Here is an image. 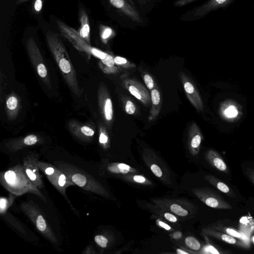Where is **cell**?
<instances>
[{
    "label": "cell",
    "mask_w": 254,
    "mask_h": 254,
    "mask_svg": "<svg viewBox=\"0 0 254 254\" xmlns=\"http://www.w3.org/2000/svg\"><path fill=\"white\" fill-rule=\"evenodd\" d=\"M42 7V2L41 0H36L34 3V9L36 11H40Z\"/></svg>",
    "instance_id": "obj_45"
},
{
    "label": "cell",
    "mask_w": 254,
    "mask_h": 254,
    "mask_svg": "<svg viewBox=\"0 0 254 254\" xmlns=\"http://www.w3.org/2000/svg\"><path fill=\"white\" fill-rule=\"evenodd\" d=\"M37 164L40 169L45 174L50 182L63 195L68 201L73 211L75 213L76 210L72 206L69 200L65 190L67 188L74 185L69 178L56 166L45 162L38 161Z\"/></svg>",
    "instance_id": "obj_4"
},
{
    "label": "cell",
    "mask_w": 254,
    "mask_h": 254,
    "mask_svg": "<svg viewBox=\"0 0 254 254\" xmlns=\"http://www.w3.org/2000/svg\"><path fill=\"white\" fill-rule=\"evenodd\" d=\"M125 179L131 182H135L140 184L149 185L150 183L148 180L141 175H131V174L130 176H127Z\"/></svg>",
    "instance_id": "obj_27"
},
{
    "label": "cell",
    "mask_w": 254,
    "mask_h": 254,
    "mask_svg": "<svg viewBox=\"0 0 254 254\" xmlns=\"http://www.w3.org/2000/svg\"><path fill=\"white\" fill-rule=\"evenodd\" d=\"M151 0H136L140 4L144 5L147 4Z\"/></svg>",
    "instance_id": "obj_49"
},
{
    "label": "cell",
    "mask_w": 254,
    "mask_h": 254,
    "mask_svg": "<svg viewBox=\"0 0 254 254\" xmlns=\"http://www.w3.org/2000/svg\"><path fill=\"white\" fill-rule=\"evenodd\" d=\"M0 183L7 191L16 196L32 193L47 202L45 196L29 179L23 166L20 164L1 172Z\"/></svg>",
    "instance_id": "obj_1"
},
{
    "label": "cell",
    "mask_w": 254,
    "mask_h": 254,
    "mask_svg": "<svg viewBox=\"0 0 254 254\" xmlns=\"http://www.w3.org/2000/svg\"><path fill=\"white\" fill-rule=\"evenodd\" d=\"M234 0H208L201 5L188 11L190 17L192 19L202 18L210 12L225 7Z\"/></svg>",
    "instance_id": "obj_10"
},
{
    "label": "cell",
    "mask_w": 254,
    "mask_h": 254,
    "mask_svg": "<svg viewBox=\"0 0 254 254\" xmlns=\"http://www.w3.org/2000/svg\"><path fill=\"white\" fill-rule=\"evenodd\" d=\"M253 241L254 242V236L253 237Z\"/></svg>",
    "instance_id": "obj_52"
},
{
    "label": "cell",
    "mask_w": 254,
    "mask_h": 254,
    "mask_svg": "<svg viewBox=\"0 0 254 254\" xmlns=\"http://www.w3.org/2000/svg\"><path fill=\"white\" fill-rule=\"evenodd\" d=\"M146 207L154 213L161 215L163 218L170 222L176 223L178 222V218L173 213L165 210L156 205H152L150 204H147Z\"/></svg>",
    "instance_id": "obj_23"
},
{
    "label": "cell",
    "mask_w": 254,
    "mask_h": 254,
    "mask_svg": "<svg viewBox=\"0 0 254 254\" xmlns=\"http://www.w3.org/2000/svg\"><path fill=\"white\" fill-rule=\"evenodd\" d=\"M56 166L62 171L76 186L82 189L108 197L107 190L92 176L84 171L69 163L61 161L55 162Z\"/></svg>",
    "instance_id": "obj_2"
},
{
    "label": "cell",
    "mask_w": 254,
    "mask_h": 254,
    "mask_svg": "<svg viewBox=\"0 0 254 254\" xmlns=\"http://www.w3.org/2000/svg\"><path fill=\"white\" fill-rule=\"evenodd\" d=\"M101 170L111 175H125L129 173H135L136 171L130 166L119 163H104Z\"/></svg>",
    "instance_id": "obj_16"
},
{
    "label": "cell",
    "mask_w": 254,
    "mask_h": 254,
    "mask_svg": "<svg viewBox=\"0 0 254 254\" xmlns=\"http://www.w3.org/2000/svg\"><path fill=\"white\" fill-rule=\"evenodd\" d=\"M37 71L39 75L42 77H45L47 75V69L43 64H40L38 65Z\"/></svg>",
    "instance_id": "obj_37"
},
{
    "label": "cell",
    "mask_w": 254,
    "mask_h": 254,
    "mask_svg": "<svg viewBox=\"0 0 254 254\" xmlns=\"http://www.w3.org/2000/svg\"><path fill=\"white\" fill-rule=\"evenodd\" d=\"M7 107L10 110H13L16 108L17 105V100L14 97H10L6 102Z\"/></svg>",
    "instance_id": "obj_35"
},
{
    "label": "cell",
    "mask_w": 254,
    "mask_h": 254,
    "mask_svg": "<svg viewBox=\"0 0 254 254\" xmlns=\"http://www.w3.org/2000/svg\"><path fill=\"white\" fill-rule=\"evenodd\" d=\"M180 77L186 94L191 104L198 111L203 110L204 106L200 95L193 82L184 72H180Z\"/></svg>",
    "instance_id": "obj_9"
},
{
    "label": "cell",
    "mask_w": 254,
    "mask_h": 254,
    "mask_svg": "<svg viewBox=\"0 0 254 254\" xmlns=\"http://www.w3.org/2000/svg\"><path fill=\"white\" fill-rule=\"evenodd\" d=\"M16 195L10 193L8 197H1L0 198V214L1 215L7 212L12 205Z\"/></svg>",
    "instance_id": "obj_24"
},
{
    "label": "cell",
    "mask_w": 254,
    "mask_h": 254,
    "mask_svg": "<svg viewBox=\"0 0 254 254\" xmlns=\"http://www.w3.org/2000/svg\"><path fill=\"white\" fill-rule=\"evenodd\" d=\"M237 103L232 100H226L220 105L219 108L221 117L226 121L232 122L238 119L241 115V108Z\"/></svg>",
    "instance_id": "obj_14"
},
{
    "label": "cell",
    "mask_w": 254,
    "mask_h": 254,
    "mask_svg": "<svg viewBox=\"0 0 254 254\" xmlns=\"http://www.w3.org/2000/svg\"><path fill=\"white\" fill-rule=\"evenodd\" d=\"M172 238L175 239H180L182 236V233L181 231H176L172 235Z\"/></svg>",
    "instance_id": "obj_46"
},
{
    "label": "cell",
    "mask_w": 254,
    "mask_h": 254,
    "mask_svg": "<svg viewBox=\"0 0 254 254\" xmlns=\"http://www.w3.org/2000/svg\"><path fill=\"white\" fill-rule=\"evenodd\" d=\"M101 61L102 62L109 67L113 72L117 71L118 68L114 66L115 64L114 58L112 56L107 53L105 58L101 60Z\"/></svg>",
    "instance_id": "obj_30"
},
{
    "label": "cell",
    "mask_w": 254,
    "mask_h": 254,
    "mask_svg": "<svg viewBox=\"0 0 254 254\" xmlns=\"http://www.w3.org/2000/svg\"><path fill=\"white\" fill-rule=\"evenodd\" d=\"M142 158L152 173L166 184H171L170 173L165 163L151 149L145 148L142 153Z\"/></svg>",
    "instance_id": "obj_6"
},
{
    "label": "cell",
    "mask_w": 254,
    "mask_h": 254,
    "mask_svg": "<svg viewBox=\"0 0 254 254\" xmlns=\"http://www.w3.org/2000/svg\"><path fill=\"white\" fill-rule=\"evenodd\" d=\"M133 6H134V3L132 0H127Z\"/></svg>",
    "instance_id": "obj_51"
},
{
    "label": "cell",
    "mask_w": 254,
    "mask_h": 254,
    "mask_svg": "<svg viewBox=\"0 0 254 254\" xmlns=\"http://www.w3.org/2000/svg\"><path fill=\"white\" fill-rule=\"evenodd\" d=\"M59 66L61 70L64 73H67L70 71L71 67L69 63L64 58L60 60Z\"/></svg>",
    "instance_id": "obj_33"
},
{
    "label": "cell",
    "mask_w": 254,
    "mask_h": 254,
    "mask_svg": "<svg viewBox=\"0 0 254 254\" xmlns=\"http://www.w3.org/2000/svg\"><path fill=\"white\" fill-rule=\"evenodd\" d=\"M108 140V138L107 136L103 132L101 133L99 137V142L103 144H105L107 143Z\"/></svg>",
    "instance_id": "obj_44"
},
{
    "label": "cell",
    "mask_w": 254,
    "mask_h": 254,
    "mask_svg": "<svg viewBox=\"0 0 254 254\" xmlns=\"http://www.w3.org/2000/svg\"><path fill=\"white\" fill-rule=\"evenodd\" d=\"M81 130L84 134L88 136H91L94 133V131L91 128L86 126L82 127L81 128Z\"/></svg>",
    "instance_id": "obj_40"
},
{
    "label": "cell",
    "mask_w": 254,
    "mask_h": 254,
    "mask_svg": "<svg viewBox=\"0 0 254 254\" xmlns=\"http://www.w3.org/2000/svg\"><path fill=\"white\" fill-rule=\"evenodd\" d=\"M20 208L43 236L52 243L58 244L57 237L36 203L32 200L25 201L21 203Z\"/></svg>",
    "instance_id": "obj_3"
},
{
    "label": "cell",
    "mask_w": 254,
    "mask_h": 254,
    "mask_svg": "<svg viewBox=\"0 0 254 254\" xmlns=\"http://www.w3.org/2000/svg\"><path fill=\"white\" fill-rule=\"evenodd\" d=\"M92 54L101 60L104 59L107 54V53L94 48L92 49Z\"/></svg>",
    "instance_id": "obj_38"
},
{
    "label": "cell",
    "mask_w": 254,
    "mask_h": 254,
    "mask_svg": "<svg viewBox=\"0 0 254 254\" xmlns=\"http://www.w3.org/2000/svg\"><path fill=\"white\" fill-rule=\"evenodd\" d=\"M101 37L103 41L107 42L109 39L112 38L115 35V31L111 27L102 25L100 27Z\"/></svg>",
    "instance_id": "obj_26"
},
{
    "label": "cell",
    "mask_w": 254,
    "mask_h": 254,
    "mask_svg": "<svg viewBox=\"0 0 254 254\" xmlns=\"http://www.w3.org/2000/svg\"><path fill=\"white\" fill-rule=\"evenodd\" d=\"M80 27L78 32L79 35L86 41H89L90 36V26L88 16L85 11L81 9L80 11Z\"/></svg>",
    "instance_id": "obj_21"
},
{
    "label": "cell",
    "mask_w": 254,
    "mask_h": 254,
    "mask_svg": "<svg viewBox=\"0 0 254 254\" xmlns=\"http://www.w3.org/2000/svg\"><path fill=\"white\" fill-rule=\"evenodd\" d=\"M204 178L211 185L227 195L231 197H236V194L232 189L218 178L211 175H206Z\"/></svg>",
    "instance_id": "obj_19"
},
{
    "label": "cell",
    "mask_w": 254,
    "mask_h": 254,
    "mask_svg": "<svg viewBox=\"0 0 254 254\" xmlns=\"http://www.w3.org/2000/svg\"><path fill=\"white\" fill-rule=\"evenodd\" d=\"M151 108L148 116L149 121L154 120L158 117L161 107V96L159 91L154 88L151 91Z\"/></svg>",
    "instance_id": "obj_18"
},
{
    "label": "cell",
    "mask_w": 254,
    "mask_h": 254,
    "mask_svg": "<svg viewBox=\"0 0 254 254\" xmlns=\"http://www.w3.org/2000/svg\"><path fill=\"white\" fill-rule=\"evenodd\" d=\"M193 194L209 207L220 209H232V206L213 190L206 188H194Z\"/></svg>",
    "instance_id": "obj_7"
},
{
    "label": "cell",
    "mask_w": 254,
    "mask_h": 254,
    "mask_svg": "<svg viewBox=\"0 0 254 254\" xmlns=\"http://www.w3.org/2000/svg\"><path fill=\"white\" fill-rule=\"evenodd\" d=\"M125 109L126 112L129 115L134 114L136 110L135 105L130 100H127L126 101Z\"/></svg>",
    "instance_id": "obj_34"
},
{
    "label": "cell",
    "mask_w": 254,
    "mask_h": 254,
    "mask_svg": "<svg viewBox=\"0 0 254 254\" xmlns=\"http://www.w3.org/2000/svg\"><path fill=\"white\" fill-rule=\"evenodd\" d=\"M154 203L163 209L170 212L182 218L192 217L196 208L192 203L182 199L159 198L152 200Z\"/></svg>",
    "instance_id": "obj_5"
},
{
    "label": "cell",
    "mask_w": 254,
    "mask_h": 254,
    "mask_svg": "<svg viewBox=\"0 0 254 254\" xmlns=\"http://www.w3.org/2000/svg\"><path fill=\"white\" fill-rule=\"evenodd\" d=\"M104 111L106 120L108 121L112 120L113 117V108L112 101L110 98H107L106 100Z\"/></svg>",
    "instance_id": "obj_29"
},
{
    "label": "cell",
    "mask_w": 254,
    "mask_h": 254,
    "mask_svg": "<svg viewBox=\"0 0 254 254\" xmlns=\"http://www.w3.org/2000/svg\"><path fill=\"white\" fill-rule=\"evenodd\" d=\"M209 227L227 234L237 239L242 240L244 239L243 235L235 228L225 225L222 222L220 221L212 224Z\"/></svg>",
    "instance_id": "obj_20"
},
{
    "label": "cell",
    "mask_w": 254,
    "mask_h": 254,
    "mask_svg": "<svg viewBox=\"0 0 254 254\" xmlns=\"http://www.w3.org/2000/svg\"><path fill=\"white\" fill-rule=\"evenodd\" d=\"M112 6L119 10L125 16L132 21L141 23L143 20L134 6L132 5L127 0H109Z\"/></svg>",
    "instance_id": "obj_12"
},
{
    "label": "cell",
    "mask_w": 254,
    "mask_h": 254,
    "mask_svg": "<svg viewBox=\"0 0 254 254\" xmlns=\"http://www.w3.org/2000/svg\"><path fill=\"white\" fill-rule=\"evenodd\" d=\"M187 247L193 251H198L201 248V246L198 240L193 236H188L185 240Z\"/></svg>",
    "instance_id": "obj_25"
},
{
    "label": "cell",
    "mask_w": 254,
    "mask_h": 254,
    "mask_svg": "<svg viewBox=\"0 0 254 254\" xmlns=\"http://www.w3.org/2000/svg\"><path fill=\"white\" fill-rule=\"evenodd\" d=\"M24 141L26 145H32L37 142V138L35 135H30L24 139Z\"/></svg>",
    "instance_id": "obj_36"
},
{
    "label": "cell",
    "mask_w": 254,
    "mask_h": 254,
    "mask_svg": "<svg viewBox=\"0 0 254 254\" xmlns=\"http://www.w3.org/2000/svg\"><path fill=\"white\" fill-rule=\"evenodd\" d=\"M206 249L207 253H212V254H220L222 253L220 252H219L217 249H216L212 245H208L207 246Z\"/></svg>",
    "instance_id": "obj_42"
},
{
    "label": "cell",
    "mask_w": 254,
    "mask_h": 254,
    "mask_svg": "<svg viewBox=\"0 0 254 254\" xmlns=\"http://www.w3.org/2000/svg\"><path fill=\"white\" fill-rule=\"evenodd\" d=\"M206 160L216 170L224 173H229L228 167L221 156L215 150L209 149L205 155Z\"/></svg>",
    "instance_id": "obj_17"
},
{
    "label": "cell",
    "mask_w": 254,
    "mask_h": 254,
    "mask_svg": "<svg viewBox=\"0 0 254 254\" xmlns=\"http://www.w3.org/2000/svg\"><path fill=\"white\" fill-rule=\"evenodd\" d=\"M203 136L197 125L193 123L190 126L188 132L187 145L192 155H197L200 150Z\"/></svg>",
    "instance_id": "obj_13"
},
{
    "label": "cell",
    "mask_w": 254,
    "mask_h": 254,
    "mask_svg": "<svg viewBox=\"0 0 254 254\" xmlns=\"http://www.w3.org/2000/svg\"><path fill=\"white\" fill-rule=\"evenodd\" d=\"M246 173L249 180L254 184V169L247 168Z\"/></svg>",
    "instance_id": "obj_41"
},
{
    "label": "cell",
    "mask_w": 254,
    "mask_h": 254,
    "mask_svg": "<svg viewBox=\"0 0 254 254\" xmlns=\"http://www.w3.org/2000/svg\"><path fill=\"white\" fill-rule=\"evenodd\" d=\"M37 160L36 155L27 156L23 159V166L29 179L40 189L44 187V185L37 164Z\"/></svg>",
    "instance_id": "obj_11"
},
{
    "label": "cell",
    "mask_w": 254,
    "mask_h": 254,
    "mask_svg": "<svg viewBox=\"0 0 254 254\" xmlns=\"http://www.w3.org/2000/svg\"><path fill=\"white\" fill-rule=\"evenodd\" d=\"M202 232L205 235L211 236L229 244L236 245L238 247L244 248H247L249 247V244L243 241L242 240H237L236 238L234 237L213 229L209 226L202 229Z\"/></svg>",
    "instance_id": "obj_15"
},
{
    "label": "cell",
    "mask_w": 254,
    "mask_h": 254,
    "mask_svg": "<svg viewBox=\"0 0 254 254\" xmlns=\"http://www.w3.org/2000/svg\"><path fill=\"white\" fill-rule=\"evenodd\" d=\"M176 253L178 254H188L189 252L185 251V250L181 249H177L176 250Z\"/></svg>",
    "instance_id": "obj_48"
},
{
    "label": "cell",
    "mask_w": 254,
    "mask_h": 254,
    "mask_svg": "<svg viewBox=\"0 0 254 254\" xmlns=\"http://www.w3.org/2000/svg\"><path fill=\"white\" fill-rule=\"evenodd\" d=\"M123 83L130 93L144 105H150L151 103V94L146 88L134 79L123 77Z\"/></svg>",
    "instance_id": "obj_8"
},
{
    "label": "cell",
    "mask_w": 254,
    "mask_h": 254,
    "mask_svg": "<svg viewBox=\"0 0 254 254\" xmlns=\"http://www.w3.org/2000/svg\"><path fill=\"white\" fill-rule=\"evenodd\" d=\"M142 77L147 88L151 91L153 89L155 88L154 82L150 75L147 73L144 72L142 73Z\"/></svg>",
    "instance_id": "obj_32"
},
{
    "label": "cell",
    "mask_w": 254,
    "mask_h": 254,
    "mask_svg": "<svg viewBox=\"0 0 254 254\" xmlns=\"http://www.w3.org/2000/svg\"><path fill=\"white\" fill-rule=\"evenodd\" d=\"M157 222L159 226L164 228V229H165L167 231H170L171 230V227L169 225L164 223V222H163L161 220H158Z\"/></svg>",
    "instance_id": "obj_43"
},
{
    "label": "cell",
    "mask_w": 254,
    "mask_h": 254,
    "mask_svg": "<svg viewBox=\"0 0 254 254\" xmlns=\"http://www.w3.org/2000/svg\"><path fill=\"white\" fill-rule=\"evenodd\" d=\"M94 241L97 245L102 248H106L109 243L108 237L103 234L96 235L94 237Z\"/></svg>",
    "instance_id": "obj_28"
},
{
    "label": "cell",
    "mask_w": 254,
    "mask_h": 254,
    "mask_svg": "<svg viewBox=\"0 0 254 254\" xmlns=\"http://www.w3.org/2000/svg\"><path fill=\"white\" fill-rule=\"evenodd\" d=\"M239 228L243 234L252 235L254 233V219L250 216H243L240 219Z\"/></svg>",
    "instance_id": "obj_22"
},
{
    "label": "cell",
    "mask_w": 254,
    "mask_h": 254,
    "mask_svg": "<svg viewBox=\"0 0 254 254\" xmlns=\"http://www.w3.org/2000/svg\"><path fill=\"white\" fill-rule=\"evenodd\" d=\"M196 0H176L174 3V5L176 7H181L195 1Z\"/></svg>",
    "instance_id": "obj_39"
},
{
    "label": "cell",
    "mask_w": 254,
    "mask_h": 254,
    "mask_svg": "<svg viewBox=\"0 0 254 254\" xmlns=\"http://www.w3.org/2000/svg\"><path fill=\"white\" fill-rule=\"evenodd\" d=\"M114 61L116 64L122 66L125 68H129L135 66L134 65L128 62L126 59L122 57H115Z\"/></svg>",
    "instance_id": "obj_31"
},
{
    "label": "cell",
    "mask_w": 254,
    "mask_h": 254,
    "mask_svg": "<svg viewBox=\"0 0 254 254\" xmlns=\"http://www.w3.org/2000/svg\"><path fill=\"white\" fill-rule=\"evenodd\" d=\"M83 254H95V252L94 251L93 247L91 246H88L86 249L83 252Z\"/></svg>",
    "instance_id": "obj_47"
},
{
    "label": "cell",
    "mask_w": 254,
    "mask_h": 254,
    "mask_svg": "<svg viewBox=\"0 0 254 254\" xmlns=\"http://www.w3.org/2000/svg\"><path fill=\"white\" fill-rule=\"evenodd\" d=\"M27 0H18L17 1V4L20 3L25 2Z\"/></svg>",
    "instance_id": "obj_50"
}]
</instances>
